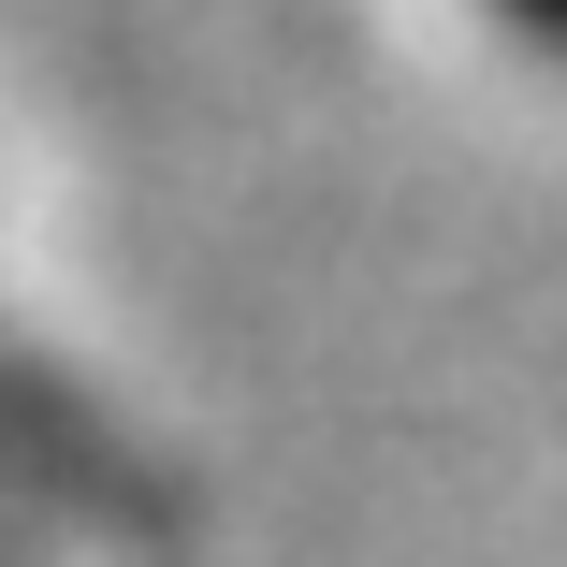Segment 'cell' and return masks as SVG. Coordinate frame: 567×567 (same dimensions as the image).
<instances>
[{
	"label": "cell",
	"mask_w": 567,
	"mask_h": 567,
	"mask_svg": "<svg viewBox=\"0 0 567 567\" xmlns=\"http://www.w3.org/2000/svg\"><path fill=\"white\" fill-rule=\"evenodd\" d=\"M495 16H509V30H524L538 59H567V0H495Z\"/></svg>",
	"instance_id": "obj_1"
}]
</instances>
